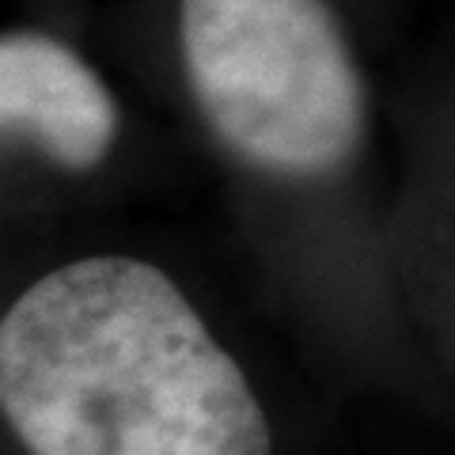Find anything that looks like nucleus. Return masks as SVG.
Masks as SVG:
<instances>
[{
	"label": "nucleus",
	"mask_w": 455,
	"mask_h": 455,
	"mask_svg": "<svg viewBox=\"0 0 455 455\" xmlns=\"http://www.w3.org/2000/svg\"><path fill=\"white\" fill-rule=\"evenodd\" d=\"M0 133H27L65 167H92L114 140V103L73 50L12 35L0 38Z\"/></svg>",
	"instance_id": "nucleus-3"
},
{
	"label": "nucleus",
	"mask_w": 455,
	"mask_h": 455,
	"mask_svg": "<svg viewBox=\"0 0 455 455\" xmlns=\"http://www.w3.org/2000/svg\"><path fill=\"white\" fill-rule=\"evenodd\" d=\"M197 107L247 164L326 175L353 156L364 92L323 0H182Z\"/></svg>",
	"instance_id": "nucleus-2"
},
{
	"label": "nucleus",
	"mask_w": 455,
	"mask_h": 455,
	"mask_svg": "<svg viewBox=\"0 0 455 455\" xmlns=\"http://www.w3.org/2000/svg\"><path fill=\"white\" fill-rule=\"evenodd\" d=\"M0 414L31 455H269L259 395L175 281L84 259L0 319Z\"/></svg>",
	"instance_id": "nucleus-1"
}]
</instances>
